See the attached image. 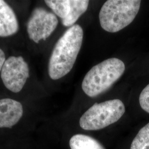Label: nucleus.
Masks as SVG:
<instances>
[{"label": "nucleus", "instance_id": "20e7f679", "mask_svg": "<svg viewBox=\"0 0 149 149\" xmlns=\"http://www.w3.org/2000/svg\"><path fill=\"white\" fill-rule=\"evenodd\" d=\"M125 112L124 103L118 99L95 103L80 118V127L85 130H98L120 119Z\"/></svg>", "mask_w": 149, "mask_h": 149}, {"label": "nucleus", "instance_id": "1a4fd4ad", "mask_svg": "<svg viewBox=\"0 0 149 149\" xmlns=\"http://www.w3.org/2000/svg\"><path fill=\"white\" fill-rule=\"evenodd\" d=\"M15 13L5 1L0 0V37H7L18 31Z\"/></svg>", "mask_w": 149, "mask_h": 149}, {"label": "nucleus", "instance_id": "f8f14e48", "mask_svg": "<svg viewBox=\"0 0 149 149\" xmlns=\"http://www.w3.org/2000/svg\"><path fill=\"white\" fill-rule=\"evenodd\" d=\"M139 103L141 108L149 113V84L141 91L139 96Z\"/></svg>", "mask_w": 149, "mask_h": 149}, {"label": "nucleus", "instance_id": "9b49d317", "mask_svg": "<svg viewBox=\"0 0 149 149\" xmlns=\"http://www.w3.org/2000/svg\"><path fill=\"white\" fill-rule=\"evenodd\" d=\"M130 149H149V123L139 130L132 141Z\"/></svg>", "mask_w": 149, "mask_h": 149}, {"label": "nucleus", "instance_id": "7ed1b4c3", "mask_svg": "<svg viewBox=\"0 0 149 149\" xmlns=\"http://www.w3.org/2000/svg\"><path fill=\"white\" fill-rule=\"evenodd\" d=\"M139 0H108L102 6L99 14L102 28L116 33L129 25L140 10Z\"/></svg>", "mask_w": 149, "mask_h": 149}, {"label": "nucleus", "instance_id": "f03ea898", "mask_svg": "<svg viewBox=\"0 0 149 149\" xmlns=\"http://www.w3.org/2000/svg\"><path fill=\"white\" fill-rule=\"evenodd\" d=\"M125 64L121 60L110 58L94 66L86 74L82 88L90 97H95L110 88L124 74Z\"/></svg>", "mask_w": 149, "mask_h": 149}, {"label": "nucleus", "instance_id": "f257e3e1", "mask_svg": "<svg viewBox=\"0 0 149 149\" xmlns=\"http://www.w3.org/2000/svg\"><path fill=\"white\" fill-rule=\"evenodd\" d=\"M84 31L78 24L70 27L56 43L48 64V73L54 80L69 73L80 52Z\"/></svg>", "mask_w": 149, "mask_h": 149}, {"label": "nucleus", "instance_id": "9d476101", "mask_svg": "<svg viewBox=\"0 0 149 149\" xmlns=\"http://www.w3.org/2000/svg\"><path fill=\"white\" fill-rule=\"evenodd\" d=\"M71 149H105L98 141L90 136L76 134L70 139Z\"/></svg>", "mask_w": 149, "mask_h": 149}, {"label": "nucleus", "instance_id": "ddd939ff", "mask_svg": "<svg viewBox=\"0 0 149 149\" xmlns=\"http://www.w3.org/2000/svg\"><path fill=\"white\" fill-rule=\"evenodd\" d=\"M6 61L5 54L4 52L0 48V72Z\"/></svg>", "mask_w": 149, "mask_h": 149}, {"label": "nucleus", "instance_id": "6e6552de", "mask_svg": "<svg viewBox=\"0 0 149 149\" xmlns=\"http://www.w3.org/2000/svg\"><path fill=\"white\" fill-rule=\"evenodd\" d=\"M23 108L19 102L11 98L0 100V128H11L21 119Z\"/></svg>", "mask_w": 149, "mask_h": 149}, {"label": "nucleus", "instance_id": "423d86ee", "mask_svg": "<svg viewBox=\"0 0 149 149\" xmlns=\"http://www.w3.org/2000/svg\"><path fill=\"white\" fill-rule=\"evenodd\" d=\"M58 24L56 15L42 7L36 8L27 23V30L30 39L38 43L45 40L55 30Z\"/></svg>", "mask_w": 149, "mask_h": 149}, {"label": "nucleus", "instance_id": "39448f33", "mask_svg": "<svg viewBox=\"0 0 149 149\" xmlns=\"http://www.w3.org/2000/svg\"><path fill=\"white\" fill-rule=\"evenodd\" d=\"M6 87L13 93L19 92L29 77L28 65L21 56H11L6 60L1 71Z\"/></svg>", "mask_w": 149, "mask_h": 149}, {"label": "nucleus", "instance_id": "0eeeda50", "mask_svg": "<svg viewBox=\"0 0 149 149\" xmlns=\"http://www.w3.org/2000/svg\"><path fill=\"white\" fill-rule=\"evenodd\" d=\"M45 3L59 17L65 27H72L88 8V0H45Z\"/></svg>", "mask_w": 149, "mask_h": 149}]
</instances>
